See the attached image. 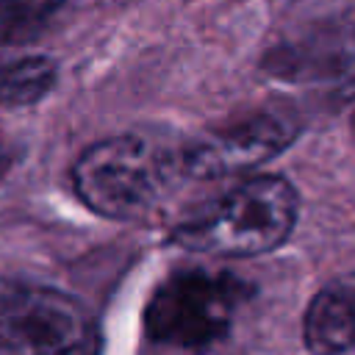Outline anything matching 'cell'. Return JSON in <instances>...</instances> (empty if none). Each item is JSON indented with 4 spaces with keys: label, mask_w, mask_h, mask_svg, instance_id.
I'll list each match as a JSON object with an SVG mask.
<instances>
[{
    "label": "cell",
    "mask_w": 355,
    "mask_h": 355,
    "mask_svg": "<svg viewBox=\"0 0 355 355\" xmlns=\"http://www.w3.org/2000/svg\"><path fill=\"white\" fill-rule=\"evenodd\" d=\"M180 153L144 133H119L94 141L72 166L75 194L105 219H139L175 186Z\"/></svg>",
    "instance_id": "cell-1"
},
{
    "label": "cell",
    "mask_w": 355,
    "mask_h": 355,
    "mask_svg": "<svg viewBox=\"0 0 355 355\" xmlns=\"http://www.w3.org/2000/svg\"><path fill=\"white\" fill-rule=\"evenodd\" d=\"M297 222V191L286 178L239 183L175 230V244L216 258H250L280 247Z\"/></svg>",
    "instance_id": "cell-2"
},
{
    "label": "cell",
    "mask_w": 355,
    "mask_h": 355,
    "mask_svg": "<svg viewBox=\"0 0 355 355\" xmlns=\"http://www.w3.org/2000/svg\"><path fill=\"white\" fill-rule=\"evenodd\" d=\"M250 286L227 272H178L147 302L144 330L155 344L202 349L222 341Z\"/></svg>",
    "instance_id": "cell-3"
},
{
    "label": "cell",
    "mask_w": 355,
    "mask_h": 355,
    "mask_svg": "<svg viewBox=\"0 0 355 355\" xmlns=\"http://www.w3.org/2000/svg\"><path fill=\"white\" fill-rule=\"evenodd\" d=\"M97 347V324L75 297L47 286L0 288V352L78 355Z\"/></svg>",
    "instance_id": "cell-4"
},
{
    "label": "cell",
    "mask_w": 355,
    "mask_h": 355,
    "mask_svg": "<svg viewBox=\"0 0 355 355\" xmlns=\"http://www.w3.org/2000/svg\"><path fill=\"white\" fill-rule=\"evenodd\" d=\"M297 136V125L277 114H252L233 125H225L205 139L189 144L180 153V169L191 178H222L247 172L277 153H283Z\"/></svg>",
    "instance_id": "cell-5"
},
{
    "label": "cell",
    "mask_w": 355,
    "mask_h": 355,
    "mask_svg": "<svg viewBox=\"0 0 355 355\" xmlns=\"http://www.w3.org/2000/svg\"><path fill=\"white\" fill-rule=\"evenodd\" d=\"M263 69L283 80L355 86V25L316 31L302 42L277 47Z\"/></svg>",
    "instance_id": "cell-6"
},
{
    "label": "cell",
    "mask_w": 355,
    "mask_h": 355,
    "mask_svg": "<svg viewBox=\"0 0 355 355\" xmlns=\"http://www.w3.org/2000/svg\"><path fill=\"white\" fill-rule=\"evenodd\" d=\"M302 336L313 352H344L355 347V275L327 283L311 300Z\"/></svg>",
    "instance_id": "cell-7"
},
{
    "label": "cell",
    "mask_w": 355,
    "mask_h": 355,
    "mask_svg": "<svg viewBox=\"0 0 355 355\" xmlns=\"http://www.w3.org/2000/svg\"><path fill=\"white\" fill-rule=\"evenodd\" d=\"M58 78L55 61L47 55L0 58V108L33 105L50 94Z\"/></svg>",
    "instance_id": "cell-8"
},
{
    "label": "cell",
    "mask_w": 355,
    "mask_h": 355,
    "mask_svg": "<svg viewBox=\"0 0 355 355\" xmlns=\"http://www.w3.org/2000/svg\"><path fill=\"white\" fill-rule=\"evenodd\" d=\"M67 0H0V44H31L42 39Z\"/></svg>",
    "instance_id": "cell-9"
}]
</instances>
